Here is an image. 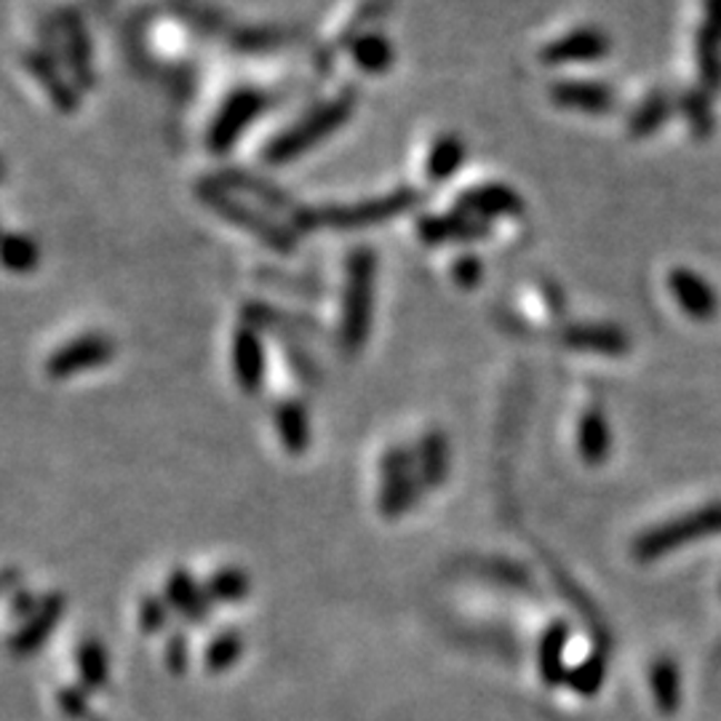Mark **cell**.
<instances>
[{
    "label": "cell",
    "instance_id": "obj_21",
    "mask_svg": "<svg viewBox=\"0 0 721 721\" xmlns=\"http://www.w3.org/2000/svg\"><path fill=\"white\" fill-rule=\"evenodd\" d=\"M463 152L465 147L454 134H446V137L436 139L425 156V174L431 179H446L463 164Z\"/></svg>",
    "mask_w": 721,
    "mask_h": 721
},
{
    "label": "cell",
    "instance_id": "obj_26",
    "mask_svg": "<svg viewBox=\"0 0 721 721\" xmlns=\"http://www.w3.org/2000/svg\"><path fill=\"white\" fill-rule=\"evenodd\" d=\"M6 267L17 273H27L38 265V246L27 236H9L3 246Z\"/></svg>",
    "mask_w": 721,
    "mask_h": 721
},
{
    "label": "cell",
    "instance_id": "obj_2",
    "mask_svg": "<svg viewBox=\"0 0 721 721\" xmlns=\"http://www.w3.org/2000/svg\"><path fill=\"white\" fill-rule=\"evenodd\" d=\"M347 110H350V107H347L345 99H337V102H329L318 107V110H313L310 116L299 120V124H294L289 131L280 134L276 142L267 147V160H273V164H286V160L297 158V152L307 150V147L316 145L318 139H324L326 134L337 129L347 118Z\"/></svg>",
    "mask_w": 721,
    "mask_h": 721
},
{
    "label": "cell",
    "instance_id": "obj_19",
    "mask_svg": "<svg viewBox=\"0 0 721 721\" xmlns=\"http://www.w3.org/2000/svg\"><path fill=\"white\" fill-rule=\"evenodd\" d=\"M564 343L574 350H596V353H620L625 345L623 332L610 329V326H574L564 334Z\"/></svg>",
    "mask_w": 721,
    "mask_h": 721
},
{
    "label": "cell",
    "instance_id": "obj_9",
    "mask_svg": "<svg viewBox=\"0 0 721 721\" xmlns=\"http://www.w3.org/2000/svg\"><path fill=\"white\" fill-rule=\"evenodd\" d=\"M551 99L559 107L587 112V116H606L614 107L612 89L596 80H561L551 86Z\"/></svg>",
    "mask_w": 721,
    "mask_h": 721
},
{
    "label": "cell",
    "instance_id": "obj_8",
    "mask_svg": "<svg viewBox=\"0 0 721 721\" xmlns=\"http://www.w3.org/2000/svg\"><path fill=\"white\" fill-rule=\"evenodd\" d=\"M233 374L249 396H257L265 383V347L254 326H244L233 337Z\"/></svg>",
    "mask_w": 721,
    "mask_h": 721
},
{
    "label": "cell",
    "instance_id": "obj_4",
    "mask_svg": "<svg viewBox=\"0 0 721 721\" xmlns=\"http://www.w3.org/2000/svg\"><path fill=\"white\" fill-rule=\"evenodd\" d=\"M67 612V599L62 593H49L38 601L36 612L30 618L22 620V625L17 628L9 641V650L13 658H32L46 641L51 639V633L57 631L59 620L65 618Z\"/></svg>",
    "mask_w": 721,
    "mask_h": 721
},
{
    "label": "cell",
    "instance_id": "obj_24",
    "mask_svg": "<svg viewBox=\"0 0 721 721\" xmlns=\"http://www.w3.org/2000/svg\"><path fill=\"white\" fill-rule=\"evenodd\" d=\"M561 650H564V628L556 625L545 633L540 644V673L547 684H556L561 679Z\"/></svg>",
    "mask_w": 721,
    "mask_h": 721
},
{
    "label": "cell",
    "instance_id": "obj_25",
    "mask_svg": "<svg viewBox=\"0 0 721 721\" xmlns=\"http://www.w3.org/2000/svg\"><path fill=\"white\" fill-rule=\"evenodd\" d=\"M137 618L142 633H147V636H156V633L166 631V625H169V618H171L169 601L164 596H145L142 604H139Z\"/></svg>",
    "mask_w": 721,
    "mask_h": 721
},
{
    "label": "cell",
    "instance_id": "obj_6",
    "mask_svg": "<svg viewBox=\"0 0 721 721\" xmlns=\"http://www.w3.org/2000/svg\"><path fill=\"white\" fill-rule=\"evenodd\" d=\"M164 599L169 601L174 614H179L185 623H192V625L204 623L214 606L206 585H200L187 570H174L169 577H166Z\"/></svg>",
    "mask_w": 721,
    "mask_h": 721
},
{
    "label": "cell",
    "instance_id": "obj_15",
    "mask_svg": "<svg viewBox=\"0 0 721 721\" xmlns=\"http://www.w3.org/2000/svg\"><path fill=\"white\" fill-rule=\"evenodd\" d=\"M76 663H78L80 687H83L86 692L102 690L107 679H110V654H107V646L99 639L89 636L80 641L76 652Z\"/></svg>",
    "mask_w": 721,
    "mask_h": 721
},
{
    "label": "cell",
    "instance_id": "obj_18",
    "mask_svg": "<svg viewBox=\"0 0 721 721\" xmlns=\"http://www.w3.org/2000/svg\"><path fill=\"white\" fill-rule=\"evenodd\" d=\"M204 585L214 604H238L251 593L249 572L240 570V566H225V570L214 572Z\"/></svg>",
    "mask_w": 721,
    "mask_h": 721
},
{
    "label": "cell",
    "instance_id": "obj_12",
    "mask_svg": "<svg viewBox=\"0 0 721 721\" xmlns=\"http://www.w3.org/2000/svg\"><path fill=\"white\" fill-rule=\"evenodd\" d=\"M452 467V446L446 433L431 431L417 444V473L423 478L425 490H438L450 478Z\"/></svg>",
    "mask_w": 721,
    "mask_h": 721
},
{
    "label": "cell",
    "instance_id": "obj_33",
    "mask_svg": "<svg viewBox=\"0 0 721 721\" xmlns=\"http://www.w3.org/2000/svg\"><path fill=\"white\" fill-rule=\"evenodd\" d=\"M83 721H105V719H99V717H93V713H89V717H86Z\"/></svg>",
    "mask_w": 721,
    "mask_h": 721
},
{
    "label": "cell",
    "instance_id": "obj_16",
    "mask_svg": "<svg viewBox=\"0 0 721 721\" xmlns=\"http://www.w3.org/2000/svg\"><path fill=\"white\" fill-rule=\"evenodd\" d=\"M694 59L703 89L708 93L721 91V38L708 24H700L694 38Z\"/></svg>",
    "mask_w": 721,
    "mask_h": 721
},
{
    "label": "cell",
    "instance_id": "obj_28",
    "mask_svg": "<svg viewBox=\"0 0 721 721\" xmlns=\"http://www.w3.org/2000/svg\"><path fill=\"white\" fill-rule=\"evenodd\" d=\"M580 444H583V454L587 460H599L601 454L606 450V427H604V419L599 417V414H591V417H585L583 423V438H580Z\"/></svg>",
    "mask_w": 721,
    "mask_h": 721
},
{
    "label": "cell",
    "instance_id": "obj_20",
    "mask_svg": "<svg viewBox=\"0 0 721 721\" xmlns=\"http://www.w3.org/2000/svg\"><path fill=\"white\" fill-rule=\"evenodd\" d=\"M244 650H246L244 633H238V631L219 633V636H214L209 641V646H206V652H204L206 671L209 673L230 671V668L236 665L240 658H244Z\"/></svg>",
    "mask_w": 721,
    "mask_h": 721
},
{
    "label": "cell",
    "instance_id": "obj_13",
    "mask_svg": "<svg viewBox=\"0 0 721 721\" xmlns=\"http://www.w3.org/2000/svg\"><path fill=\"white\" fill-rule=\"evenodd\" d=\"M423 492H425V484L417 471L383 478V486H379V494H377V511L383 513L385 518L404 516V513H409L412 507L423 500Z\"/></svg>",
    "mask_w": 721,
    "mask_h": 721
},
{
    "label": "cell",
    "instance_id": "obj_30",
    "mask_svg": "<svg viewBox=\"0 0 721 721\" xmlns=\"http://www.w3.org/2000/svg\"><path fill=\"white\" fill-rule=\"evenodd\" d=\"M59 705L72 721H83L91 713L89 698H86L83 687H67V690L59 692Z\"/></svg>",
    "mask_w": 721,
    "mask_h": 721
},
{
    "label": "cell",
    "instance_id": "obj_11",
    "mask_svg": "<svg viewBox=\"0 0 721 721\" xmlns=\"http://www.w3.org/2000/svg\"><path fill=\"white\" fill-rule=\"evenodd\" d=\"M273 425H276V433L284 444V450L294 454V457H303L313 441V427H310V414H307V406L299 398H286L276 404L273 409Z\"/></svg>",
    "mask_w": 721,
    "mask_h": 721
},
{
    "label": "cell",
    "instance_id": "obj_29",
    "mask_svg": "<svg viewBox=\"0 0 721 721\" xmlns=\"http://www.w3.org/2000/svg\"><path fill=\"white\" fill-rule=\"evenodd\" d=\"M190 665V646H187L185 631H174L169 641H166V668L174 676H182Z\"/></svg>",
    "mask_w": 721,
    "mask_h": 721
},
{
    "label": "cell",
    "instance_id": "obj_7",
    "mask_svg": "<svg viewBox=\"0 0 721 721\" xmlns=\"http://www.w3.org/2000/svg\"><path fill=\"white\" fill-rule=\"evenodd\" d=\"M259 110H263V97L257 91H240L233 99H227V105L223 107V112L214 120L209 131V142L214 150H227V147L236 142L240 131L259 116Z\"/></svg>",
    "mask_w": 721,
    "mask_h": 721
},
{
    "label": "cell",
    "instance_id": "obj_27",
    "mask_svg": "<svg viewBox=\"0 0 721 721\" xmlns=\"http://www.w3.org/2000/svg\"><path fill=\"white\" fill-rule=\"evenodd\" d=\"M417 471V446H391L379 457V478L401 476Z\"/></svg>",
    "mask_w": 721,
    "mask_h": 721
},
{
    "label": "cell",
    "instance_id": "obj_17",
    "mask_svg": "<svg viewBox=\"0 0 721 721\" xmlns=\"http://www.w3.org/2000/svg\"><path fill=\"white\" fill-rule=\"evenodd\" d=\"M673 110H676V102H673L668 93L652 91L650 97L633 110V116L628 118V131H631V137L636 139L652 137L660 126L668 124V118L673 116Z\"/></svg>",
    "mask_w": 721,
    "mask_h": 721
},
{
    "label": "cell",
    "instance_id": "obj_23",
    "mask_svg": "<svg viewBox=\"0 0 721 721\" xmlns=\"http://www.w3.org/2000/svg\"><path fill=\"white\" fill-rule=\"evenodd\" d=\"M353 59L358 67H364V72H385V67L393 59V46L387 38L379 36H364V40H356Z\"/></svg>",
    "mask_w": 721,
    "mask_h": 721
},
{
    "label": "cell",
    "instance_id": "obj_14",
    "mask_svg": "<svg viewBox=\"0 0 721 721\" xmlns=\"http://www.w3.org/2000/svg\"><path fill=\"white\" fill-rule=\"evenodd\" d=\"M404 206V198H385V200H369L360 206H345V209H326L316 211V225H332V227H358L377 223V219L387 217L391 211H398Z\"/></svg>",
    "mask_w": 721,
    "mask_h": 721
},
{
    "label": "cell",
    "instance_id": "obj_31",
    "mask_svg": "<svg viewBox=\"0 0 721 721\" xmlns=\"http://www.w3.org/2000/svg\"><path fill=\"white\" fill-rule=\"evenodd\" d=\"M452 276L457 278L460 286H465V289H473V286H476L478 278H481L478 259L473 257V254H471V257H460L457 265H454Z\"/></svg>",
    "mask_w": 721,
    "mask_h": 721
},
{
    "label": "cell",
    "instance_id": "obj_22",
    "mask_svg": "<svg viewBox=\"0 0 721 721\" xmlns=\"http://www.w3.org/2000/svg\"><path fill=\"white\" fill-rule=\"evenodd\" d=\"M681 116H684L687 126L698 139H708L713 131V110H711V93L705 89L687 91L684 97L679 99Z\"/></svg>",
    "mask_w": 721,
    "mask_h": 721
},
{
    "label": "cell",
    "instance_id": "obj_3",
    "mask_svg": "<svg viewBox=\"0 0 721 721\" xmlns=\"http://www.w3.org/2000/svg\"><path fill=\"white\" fill-rule=\"evenodd\" d=\"M116 356V343L105 334H80L70 343L57 347L49 358H46V374L51 379H70L80 372L97 369Z\"/></svg>",
    "mask_w": 721,
    "mask_h": 721
},
{
    "label": "cell",
    "instance_id": "obj_1",
    "mask_svg": "<svg viewBox=\"0 0 721 721\" xmlns=\"http://www.w3.org/2000/svg\"><path fill=\"white\" fill-rule=\"evenodd\" d=\"M372 280H374V257L369 251H358L350 257L347 270V289L343 305V345L347 353L360 350L372 329Z\"/></svg>",
    "mask_w": 721,
    "mask_h": 721
},
{
    "label": "cell",
    "instance_id": "obj_32",
    "mask_svg": "<svg viewBox=\"0 0 721 721\" xmlns=\"http://www.w3.org/2000/svg\"><path fill=\"white\" fill-rule=\"evenodd\" d=\"M703 13H705L703 24L711 27V30L721 38V0H703Z\"/></svg>",
    "mask_w": 721,
    "mask_h": 721
},
{
    "label": "cell",
    "instance_id": "obj_10",
    "mask_svg": "<svg viewBox=\"0 0 721 721\" xmlns=\"http://www.w3.org/2000/svg\"><path fill=\"white\" fill-rule=\"evenodd\" d=\"M668 286L671 294L676 297L681 310L690 313L692 318H713L719 310L717 292L711 289V284L703 276L690 270V267H676L668 276Z\"/></svg>",
    "mask_w": 721,
    "mask_h": 721
},
{
    "label": "cell",
    "instance_id": "obj_5",
    "mask_svg": "<svg viewBox=\"0 0 721 721\" xmlns=\"http://www.w3.org/2000/svg\"><path fill=\"white\" fill-rule=\"evenodd\" d=\"M610 53V38L601 30L593 27H583V30H572L566 36L545 46L540 51V59L545 65H574V62H596Z\"/></svg>",
    "mask_w": 721,
    "mask_h": 721
}]
</instances>
